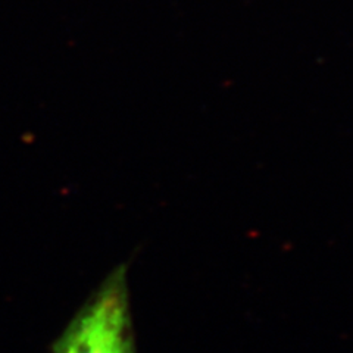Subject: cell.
<instances>
[{"mask_svg": "<svg viewBox=\"0 0 353 353\" xmlns=\"http://www.w3.org/2000/svg\"><path fill=\"white\" fill-rule=\"evenodd\" d=\"M53 353H132L127 271L110 272L74 316Z\"/></svg>", "mask_w": 353, "mask_h": 353, "instance_id": "cell-1", "label": "cell"}]
</instances>
